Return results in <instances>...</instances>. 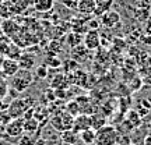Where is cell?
I'll list each match as a JSON object with an SVG mask.
<instances>
[{"label":"cell","instance_id":"6da1fadb","mask_svg":"<svg viewBox=\"0 0 151 145\" xmlns=\"http://www.w3.org/2000/svg\"><path fill=\"white\" fill-rule=\"evenodd\" d=\"M119 131L113 126H104L95 131V145H118Z\"/></svg>","mask_w":151,"mask_h":145},{"label":"cell","instance_id":"7a4b0ae2","mask_svg":"<svg viewBox=\"0 0 151 145\" xmlns=\"http://www.w3.org/2000/svg\"><path fill=\"white\" fill-rule=\"evenodd\" d=\"M34 84V74L31 70H20L11 77V89H16L17 92H24Z\"/></svg>","mask_w":151,"mask_h":145},{"label":"cell","instance_id":"3957f363","mask_svg":"<svg viewBox=\"0 0 151 145\" xmlns=\"http://www.w3.org/2000/svg\"><path fill=\"white\" fill-rule=\"evenodd\" d=\"M73 123H74V117L69 114L66 110L58 112L55 116H52L50 119V124L56 131H66V130H71L73 129Z\"/></svg>","mask_w":151,"mask_h":145},{"label":"cell","instance_id":"277c9868","mask_svg":"<svg viewBox=\"0 0 151 145\" xmlns=\"http://www.w3.org/2000/svg\"><path fill=\"white\" fill-rule=\"evenodd\" d=\"M99 18V22H101V25L105 28H108V29H116L119 28L122 24H120V14H119L118 11L115 10H108L105 11L101 17H98Z\"/></svg>","mask_w":151,"mask_h":145},{"label":"cell","instance_id":"5b68a950","mask_svg":"<svg viewBox=\"0 0 151 145\" xmlns=\"http://www.w3.org/2000/svg\"><path fill=\"white\" fill-rule=\"evenodd\" d=\"M83 45L86 46L90 52L91 50H97V49L101 48V34L98 31H87L83 36Z\"/></svg>","mask_w":151,"mask_h":145},{"label":"cell","instance_id":"8992f818","mask_svg":"<svg viewBox=\"0 0 151 145\" xmlns=\"http://www.w3.org/2000/svg\"><path fill=\"white\" fill-rule=\"evenodd\" d=\"M18 70H20L18 60L9 59V57L1 59V61H0V71L3 73L4 77H13Z\"/></svg>","mask_w":151,"mask_h":145},{"label":"cell","instance_id":"52a82bcc","mask_svg":"<svg viewBox=\"0 0 151 145\" xmlns=\"http://www.w3.org/2000/svg\"><path fill=\"white\" fill-rule=\"evenodd\" d=\"M6 134L11 138H17L24 134V121L21 119H14L6 126Z\"/></svg>","mask_w":151,"mask_h":145},{"label":"cell","instance_id":"ba28073f","mask_svg":"<svg viewBox=\"0 0 151 145\" xmlns=\"http://www.w3.org/2000/svg\"><path fill=\"white\" fill-rule=\"evenodd\" d=\"M91 129V117L88 114H78L77 117H74V123H73V130L77 134H80L84 130Z\"/></svg>","mask_w":151,"mask_h":145},{"label":"cell","instance_id":"9c48e42d","mask_svg":"<svg viewBox=\"0 0 151 145\" xmlns=\"http://www.w3.org/2000/svg\"><path fill=\"white\" fill-rule=\"evenodd\" d=\"M27 105L22 99H14L11 102L10 108H9V116L14 119H20L21 114H24V112L27 110Z\"/></svg>","mask_w":151,"mask_h":145},{"label":"cell","instance_id":"30bf717a","mask_svg":"<svg viewBox=\"0 0 151 145\" xmlns=\"http://www.w3.org/2000/svg\"><path fill=\"white\" fill-rule=\"evenodd\" d=\"M97 10L95 0H78L77 3V11L83 16H91Z\"/></svg>","mask_w":151,"mask_h":145},{"label":"cell","instance_id":"8fae6325","mask_svg":"<svg viewBox=\"0 0 151 145\" xmlns=\"http://www.w3.org/2000/svg\"><path fill=\"white\" fill-rule=\"evenodd\" d=\"M88 49L81 43V45H78V46H76V48L71 49V59L74 60V61H77V63H80V61H84V60L87 59V56H88Z\"/></svg>","mask_w":151,"mask_h":145},{"label":"cell","instance_id":"7c38bea8","mask_svg":"<svg viewBox=\"0 0 151 145\" xmlns=\"http://www.w3.org/2000/svg\"><path fill=\"white\" fill-rule=\"evenodd\" d=\"M18 66L22 70H31L35 67V56L29 53H22L18 59Z\"/></svg>","mask_w":151,"mask_h":145},{"label":"cell","instance_id":"4fadbf2b","mask_svg":"<svg viewBox=\"0 0 151 145\" xmlns=\"http://www.w3.org/2000/svg\"><path fill=\"white\" fill-rule=\"evenodd\" d=\"M60 140H62V142H65V144L76 145V144H77V141L80 140V138H78V134H77L74 130L71 129V130L62 131V133H60Z\"/></svg>","mask_w":151,"mask_h":145},{"label":"cell","instance_id":"5bb4252c","mask_svg":"<svg viewBox=\"0 0 151 145\" xmlns=\"http://www.w3.org/2000/svg\"><path fill=\"white\" fill-rule=\"evenodd\" d=\"M113 1L115 0H95V4H97V10H95V16L97 17H101L105 13V11H108L112 9L113 6Z\"/></svg>","mask_w":151,"mask_h":145},{"label":"cell","instance_id":"9a60e30c","mask_svg":"<svg viewBox=\"0 0 151 145\" xmlns=\"http://www.w3.org/2000/svg\"><path fill=\"white\" fill-rule=\"evenodd\" d=\"M66 43H67V46L70 49L76 48V46H78L83 43V35L78 32H74V31H71V32L67 34V36H66Z\"/></svg>","mask_w":151,"mask_h":145},{"label":"cell","instance_id":"2e32d148","mask_svg":"<svg viewBox=\"0 0 151 145\" xmlns=\"http://www.w3.org/2000/svg\"><path fill=\"white\" fill-rule=\"evenodd\" d=\"M78 138L86 145H94L95 144V130L88 129V130L81 131L80 134H78Z\"/></svg>","mask_w":151,"mask_h":145},{"label":"cell","instance_id":"e0dca14e","mask_svg":"<svg viewBox=\"0 0 151 145\" xmlns=\"http://www.w3.org/2000/svg\"><path fill=\"white\" fill-rule=\"evenodd\" d=\"M126 121H127L133 129H136V127H139L141 124V116L139 114V112H136V110H127V113H126Z\"/></svg>","mask_w":151,"mask_h":145},{"label":"cell","instance_id":"ac0fdd59","mask_svg":"<svg viewBox=\"0 0 151 145\" xmlns=\"http://www.w3.org/2000/svg\"><path fill=\"white\" fill-rule=\"evenodd\" d=\"M34 7L35 10L39 13H46L50 11L53 7V0H35L34 1Z\"/></svg>","mask_w":151,"mask_h":145},{"label":"cell","instance_id":"d6986e66","mask_svg":"<svg viewBox=\"0 0 151 145\" xmlns=\"http://www.w3.org/2000/svg\"><path fill=\"white\" fill-rule=\"evenodd\" d=\"M50 85H52V88H55V89H66V88L69 86V82L66 80V75L59 74V75H56L55 78H52Z\"/></svg>","mask_w":151,"mask_h":145},{"label":"cell","instance_id":"ffe728a7","mask_svg":"<svg viewBox=\"0 0 151 145\" xmlns=\"http://www.w3.org/2000/svg\"><path fill=\"white\" fill-rule=\"evenodd\" d=\"M1 31L4 32V35H13L18 31V25L11 20H4L1 22Z\"/></svg>","mask_w":151,"mask_h":145},{"label":"cell","instance_id":"44dd1931","mask_svg":"<svg viewBox=\"0 0 151 145\" xmlns=\"http://www.w3.org/2000/svg\"><path fill=\"white\" fill-rule=\"evenodd\" d=\"M90 117H91V129H94L95 131H97L98 129L104 127L105 123H106V119L104 117V116H101V114H98V113L91 114Z\"/></svg>","mask_w":151,"mask_h":145},{"label":"cell","instance_id":"7402d4cb","mask_svg":"<svg viewBox=\"0 0 151 145\" xmlns=\"http://www.w3.org/2000/svg\"><path fill=\"white\" fill-rule=\"evenodd\" d=\"M21 54H22L21 49L18 48L17 45H14V43H10V46H9V49H7V52H6L4 56H6V57H9V59L18 60Z\"/></svg>","mask_w":151,"mask_h":145},{"label":"cell","instance_id":"603a6c76","mask_svg":"<svg viewBox=\"0 0 151 145\" xmlns=\"http://www.w3.org/2000/svg\"><path fill=\"white\" fill-rule=\"evenodd\" d=\"M111 45H112V48L115 52H118V53H123L124 50H127L129 49V46H127V43H126V41H123L122 38H115L112 42H111Z\"/></svg>","mask_w":151,"mask_h":145},{"label":"cell","instance_id":"cb8c5ba5","mask_svg":"<svg viewBox=\"0 0 151 145\" xmlns=\"http://www.w3.org/2000/svg\"><path fill=\"white\" fill-rule=\"evenodd\" d=\"M66 112L71 114L73 117H77L78 114H81V110H80V106H78V103L76 102V101H70V102L66 105Z\"/></svg>","mask_w":151,"mask_h":145},{"label":"cell","instance_id":"d4e9b609","mask_svg":"<svg viewBox=\"0 0 151 145\" xmlns=\"http://www.w3.org/2000/svg\"><path fill=\"white\" fill-rule=\"evenodd\" d=\"M38 129V121L35 119H25L24 121V131H28V133H32Z\"/></svg>","mask_w":151,"mask_h":145},{"label":"cell","instance_id":"484cf974","mask_svg":"<svg viewBox=\"0 0 151 145\" xmlns=\"http://www.w3.org/2000/svg\"><path fill=\"white\" fill-rule=\"evenodd\" d=\"M143 85V78L140 77H133V78H130V82H129V88L132 89L133 92L139 91Z\"/></svg>","mask_w":151,"mask_h":145},{"label":"cell","instance_id":"4316f807","mask_svg":"<svg viewBox=\"0 0 151 145\" xmlns=\"http://www.w3.org/2000/svg\"><path fill=\"white\" fill-rule=\"evenodd\" d=\"M101 27V22H99V18H88L87 21V28L88 31L92 29V31H98V28Z\"/></svg>","mask_w":151,"mask_h":145},{"label":"cell","instance_id":"83f0119b","mask_svg":"<svg viewBox=\"0 0 151 145\" xmlns=\"http://www.w3.org/2000/svg\"><path fill=\"white\" fill-rule=\"evenodd\" d=\"M9 89H10V86H9V84H7V81L6 80L0 81V99H3V98L7 96Z\"/></svg>","mask_w":151,"mask_h":145},{"label":"cell","instance_id":"f1b7e54d","mask_svg":"<svg viewBox=\"0 0 151 145\" xmlns=\"http://www.w3.org/2000/svg\"><path fill=\"white\" fill-rule=\"evenodd\" d=\"M37 77H39L41 80H43V78L48 77V67H46L45 64L37 67Z\"/></svg>","mask_w":151,"mask_h":145},{"label":"cell","instance_id":"f546056e","mask_svg":"<svg viewBox=\"0 0 151 145\" xmlns=\"http://www.w3.org/2000/svg\"><path fill=\"white\" fill-rule=\"evenodd\" d=\"M46 63H48V67H53V69H56V67H59L62 64V61L56 56H50L49 59H46Z\"/></svg>","mask_w":151,"mask_h":145},{"label":"cell","instance_id":"4dcf8cb0","mask_svg":"<svg viewBox=\"0 0 151 145\" xmlns=\"http://www.w3.org/2000/svg\"><path fill=\"white\" fill-rule=\"evenodd\" d=\"M144 34L151 36V20H147L146 25H144Z\"/></svg>","mask_w":151,"mask_h":145},{"label":"cell","instance_id":"1f68e13d","mask_svg":"<svg viewBox=\"0 0 151 145\" xmlns=\"http://www.w3.org/2000/svg\"><path fill=\"white\" fill-rule=\"evenodd\" d=\"M140 41L143 43H146L147 46H151V36H148V35H146V34H144V35L140 38Z\"/></svg>","mask_w":151,"mask_h":145},{"label":"cell","instance_id":"d6a6232c","mask_svg":"<svg viewBox=\"0 0 151 145\" xmlns=\"http://www.w3.org/2000/svg\"><path fill=\"white\" fill-rule=\"evenodd\" d=\"M21 145H34V141H31V138L28 135H24L21 140Z\"/></svg>","mask_w":151,"mask_h":145},{"label":"cell","instance_id":"836d02e7","mask_svg":"<svg viewBox=\"0 0 151 145\" xmlns=\"http://www.w3.org/2000/svg\"><path fill=\"white\" fill-rule=\"evenodd\" d=\"M144 145H151V134L146 135V138H144Z\"/></svg>","mask_w":151,"mask_h":145},{"label":"cell","instance_id":"e575fe53","mask_svg":"<svg viewBox=\"0 0 151 145\" xmlns=\"http://www.w3.org/2000/svg\"><path fill=\"white\" fill-rule=\"evenodd\" d=\"M63 145H70V144H65V142H63Z\"/></svg>","mask_w":151,"mask_h":145}]
</instances>
